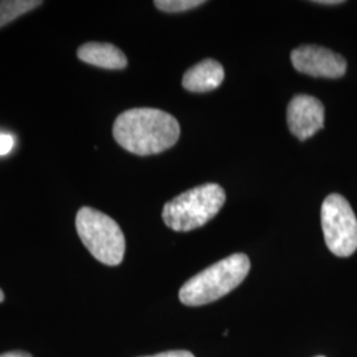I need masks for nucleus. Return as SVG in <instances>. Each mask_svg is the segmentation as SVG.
Segmentation results:
<instances>
[{"instance_id": "f257e3e1", "label": "nucleus", "mask_w": 357, "mask_h": 357, "mask_svg": "<svg viewBox=\"0 0 357 357\" xmlns=\"http://www.w3.org/2000/svg\"><path fill=\"white\" fill-rule=\"evenodd\" d=\"M113 135L128 153L155 155L175 146L180 137V125L175 116L159 109H131L118 115Z\"/></svg>"}, {"instance_id": "f03ea898", "label": "nucleus", "mask_w": 357, "mask_h": 357, "mask_svg": "<svg viewBox=\"0 0 357 357\" xmlns=\"http://www.w3.org/2000/svg\"><path fill=\"white\" fill-rule=\"evenodd\" d=\"M250 270V259L243 253L229 255L185 282L178 299L185 306H204L216 302L243 283Z\"/></svg>"}, {"instance_id": "7ed1b4c3", "label": "nucleus", "mask_w": 357, "mask_h": 357, "mask_svg": "<svg viewBox=\"0 0 357 357\" xmlns=\"http://www.w3.org/2000/svg\"><path fill=\"white\" fill-rule=\"evenodd\" d=\"M227 196L221 185L208 183L168 202L163 208L167 227L175 231L197 229L211 221L225 204Z\"/></svg>"}, {"instance_id": "20e7f679", "label": "nucleus", "mask_w": 357, "mask_h": 357, "mask_svg": "<svg viewBox=\"0 0 357 357\" xmlns=\"http://www.w3.org/2000/svg\"><path fill=\"white\" fill-rule=\"evenodd\" d=\"M76 229L81 241L97 261L107 266H116L123 261L126 240L112 217L84 206L77 213Z\"/></svg>"}, {"instance_id": "39448f33", "label": "nucleus", "mask_w": 357, "mask_h": 357, "mask_svg": "<svg viewBox=\"0 0 357 357\" xmlns=\"http://www.w3.org/2000/svg\"><path fill=\"white\" fill-rule=\"evenodd\" d=\"M321 228L330 252L349 257L357 250V218L342 195L332 193L321 205Z\"/></svg>"}, {"instance_id": "423d86ee", "label": "nucleus", "mask_w": 357, "mask_h": 357, "mask_svg": "<svg viewBox=\"0 0 357 357\" xmlns=\"http://www.w3.org/2000/svg\"><path fill=\"white\" fill-rule=\"evenodd\" d=\"M294 68L311 77L340 78L347 72L344 57L318 45H302L291 52Z\"/></svg>"}, {"instance_id": "0eeeda50", "label": "nucleus", "mask_w": 357, "mask_h": 357, "mask_svg": "<svg viewBox=\"0 0 357 357\" xmlns=\"http://www.w3.org/2000/svg\"><path fill=\"white\" fill-rule=\"evenodd\" d=\"M287 125L299 141H306L324 128V106L318 98L298 94L287 106Z\"/></svg>"}, {"instance_id": "6e6552de", "label": "nucleus", "mask_w": 357, "mask_h": 357, "mask_svg": "<svg viewBox=\"0 0 357 357\" xmlns=\"http://www.w3.org/2000/svg\"><path fill=\"white\" fill-rule=\"evenodd\" d=\"M225 70L216 60L206 59L193 65L183 77V86L192 93H205L215 90L222 84Z\"/></svg>"}, {"instance_id": "1a4fd4ad", "label": "nucleus", "mask_w": 357, "mask_h": 357, "mask_svg": "<svg viewBox=\"0 0 357 357\" xmlns=\"http://www.w3.org/2000/svg\"><path fill=\"white\" fill-rule=\"evenodd\" d=\"M81 61L103 69H123L128 66L125 53L109 43H86L77 51Z\"/></svg>"}, {"instance_id": "9d476101", "label": "nucleus", "mask_w": 357, "mask_h": 357, "mask_svg": "<svg viewBox=\"0 0 357 357\" xmlns=\"http://www.w3.org/2000/svg\"><path fill=\"white\" fill-rule=\"evenodd\" d=\"M41 4L40 0H0V28Z\"/></svg>"}, {"instance_id": "9b49d317", "label": "nucleus", "mask_w": 357, "mask_h": 357, "mask_svg": "<svg viewBox=\"0 0 357 357\" xmlns=\"http://www.w3.org/2000/svg\"><path fill=\"white\" fill-rule=\"evenodd\" d=\"M204 0H156L153 4L165 13H184L204 4Z\"/></svg>"}, {"instance_id": "f8f14e48", "label": "nucleus", "mask_w": 357, "mask_h": 357, "mask_svg": "<svg viewBox=\"0 0 357 357\" xmlns=\"http://www.w3.org/2000/svg\"><path fill=\"white\" fill-rule=\"evenodd\" d=\"M13 137L8 134H0V155H6V153H11L13 149Z\"/></svg>"}, {"instance_id": "ddd939ff", "label": "nucleus", "mask_w": 357, "mask_h": 357, "mask_svg": "<svg viewBox=\"0 0 357 357\" xmlns=\"http://www.w3.org/2000/svg\"><path fill=\"white\" fill-rule=\"evenodd\" d=\"M142 357H195L193 354L188 352V351H167V352H162L158 355H153V356H142Z\"/></svg>"}, {"instance_id": "4468645a", "label": "nucleus", "mask_w": 357, "mask_h": 357, "mask_svg": "<svg viewBox=\"0 0 357 357\" xmlns=\"http://www.w3.org/2000/svg\"><path fill=\"white\" fill-rule=\"evenodd\" d=\"M0 357H32L29 354L23 352V351H13V352H7L0 355Z\"/></svg>"}, {"instance_id": "2eb2a0df", "label": "nucleus", "mask_w": 357, "mask_h": 357, "mask_svg": "<svg viewBox=\"0 0 357 357\" xmlns=\"http://www.w3.org/2000/svg\"><path fill=\"white\" fill-rule=\"evenodd\" d=\"M314 3H318V4H328V6H333V4H342L344 3L343 0H318V1H314Z\"/></svg>"}, {"instance_id": "dca6fc26", "label": "nucleus", "mask_w": 357, "mask_h": 357, "mask_svg": "<svg viewBox=\"0 0 357 357\" xmlns=\"http://www.w3.org/2000/svg\"><path fill=\"white\" fill-rule=\"evenodd\" d=\"M4 301V294L1 291V289H0V303Z\"/></svg>"}, {"instance_id": "f3484780", "label": "nucleus", "mask_w": 357, "mask_h": 357, "mask_svg": "<svg viewBox=\"0 0 357 357\" xmlns=\"http://www.w3.org/2000/svg\"><path fill=\"white\" fill-rule=\"evenodd\" d=\"M317 357H326V356H317Z\"/></svg>"}]
</instances>
